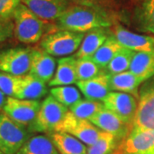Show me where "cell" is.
Segmentation results:
<instances>
[{
  "label": "cell",
  "mask_w": 154,
  "mask_h": 154,
  "mask_svg": "<svg viewBox=\"0 0 154 154\" xmlns=\"http://www.w3.org/2000/svg\"><path fill=\"white\" fill-rule=\"evenodd\" d=\"M14 35L13 20L0 21V42H4Z\"/></svg>",
  "instance_id": "d6a6232c"
},
{
  "label": "cell",
  "mask_w": 154,
  "mask_h": 154,
  "mask_svg": "<svg viewBox=\"0 0 154 154\" xmlns=\"http://www.w3.org/2000/svg\"><path fill=\"white\" fill-rule=\"evenodd\" d=\"M40 106L41 103L39 100L8 97L3 112H5L13 121L29 130V128L32 126L37 117Z\"/></svg>",
  "instance_id": "9c48e42d"
},
{
  "label": "cell",
  "mask_w": 154,
  "mask_h": 154,
  "mask_svg": "<svg viewBox=\"0 0 154 154\" xmlns=\"http://www.w3.org/2000/svg\"><path fill=\"white\" fill-rule=\"evenodd\" d=\"M49 136L60 154H88L87 145L69 134L55 132Z\"/></svg>",
  "instance_id": "44dd1931"
},
{
  "label": "cell",
  "mask_w": 154,
  "mask_h": 154,
  "mask_svg": "<svg viewBox=\"0 0 154 154\" xmlns=\"http://www.w3.org/2000/svg\"><path fill=\"white\" fill-rule=\"evenodd\" d=\"M135 51L132 50L122 47V50L110 61V63L105 68V72L109 75L118 74L122 72L127 71L129 69L130 63L132 61Z\"/></svg>",
  "instance_id": "4316f807"
},
{
  "label": "cell",
  "mask_w": 154,
  "mask_h": 154,
  "mask_svg": "<svg viewBox=\"0 0 154 154\" xmlns=\"http://www.w3.org/2000/svg\"><path fill=\"white\" fill-rule=\"evenodd\" d=\"M17 154H60L49 135L33 134Z\"/></svg>",
  "instance_id": "7402d4cb"
},
{
  "label": "cell",
  "mask_w": 154,
  "mask_h": 154,
  "mask_svg": "<svg viewBox=\"0 0 154 154\" xmlns=\"http://www.w3.org/2000/svg\"><path fill=\"white\" fill-rule=\"evenodd\" d=\"M21 76L0 71V90L7 97H15Z\"/></svg>",
  "instance_id": "4dcf8cb0"
},
{
  "label": "cell",
  "mask_w": 154,
  "mask_h": 154,
  "mask_svg": "<svg viewBox=\"0 0 154 154\" xmlns=\"http://www.w3.org/2000/svg\"><path fill=\"white\" fill-rule=\"evenodd\" d=\"M91 57H80L76 59V72L78 82L86 81L97 76L102 70Z\"/></svg>",
  "instance_id": "f546056e"
},
{
  "label": "cell",
  "mask_w": 154,
  "mask_h": 154,
  "mask_svg": "<svg viewBox=\"0 0 154 154\" xmlns=\"http://www.w3.org/2000/svg\"><path fill=\"white\" fill-rule=\"evenodd\" d=\"M22 0H0V21L13 20L14 13Z\"/></svg>",
  "instance_id": "1f68e13d"
},
{
  "label": "cell",
  "mask_w": 154,
  "mask_h": 154,
  "mask_svg": "<svg viewBox=\"0 0 154 154\" xmlns=\"http://www.w3.org/2000/svg\"><path fill=\"white\" fill-rule=\"evenodd\" d=\"M76 57L68 56L57 60L54 77L48 83V87L69 86L78 82L76 72Z\"/></svg>",
  "instance_id": "e0dca14e"
},
{
  "label": "cell",
  "mask_w": 154,
  "mask_h": 154,
  "mask_svg": "<svg viewBox=\"0 0 154 154\" xmlns=\"http://www.w3.org/2000/svg\"><path fill=\"white\" fill-rule=\"evenodd\" d=\"M14 35L24 44H35L45 35L54 32L51 24L37 17L24 4L21 3L13 16Z\"/></svg>",
  "instance_id": "7a4b0ae2"
},
{
  "label": "cell",
  "mask_w": 154,
  "mask_h": 154,
  "mask_svg": "<svg viewBox=\"0 0 154 154\" xmlns=\"http://www.w3.org/2000/svg\"><path fill=\"white\" fill-rule=\"evenodd\" d=\"M50 94L56 100L69 109L82 99V94L79 88L71 85L53 87L51 88Z\"/></svg>",
  "instance_id": "484cf974"
},
{
  "label": "cell",
  "mask_w": 154,
  "mask_h": 154,
  "mask_svg": "<svg viewBox=\"0 0 154 154\" xmlns=\"http://www.w3.org/2000/svg\"><path fill=\"white\" fill-rule=\"evenodd\" d=\"M129 71L146 81L154 75V51H135Z\"/></svg>",
  "instance_id": "cb8c5ba5"
},
{
  "label": "cell",
  "mask_w": 154,
  "mask_h": 154,
  "mask_svg": "<svg viewBox=\"0 0 154 154\" xmlns=\"http://www.w3.org/2000/svg\"><path fill=\"white\" fill-rule=\"evenodd\" d=\"M56 132L69 134L85 145L90 146L99 139L102 130H100L89 120L76 117L70 110H69Z\"/></svg>",
  "instance_id": "ba28073f"
},
{
  "label": "cell",
  "mask_w": 154,
  "mask_h": 154,
  "mask_svg": "<svg viewBox=\"0 0 154 154\" xmlns=\"http://www.w3.org/2000/svg\"><path fill=\"white\" fill-rule=\"evenodd\" d=\"M111 154H154V130H131Z\"/></svg>",
  "instance_id": "8fae6325"
},
{
  "label": "cell",
  "mask_w": 154,
  "mask_h": 154,
  "mask_svg": "<svg viewBox=\"0 0 154 154\" xmlns=\"http://www.w3.org/2000/svg\"><path fill=\"white\" fill-rule=\"evenodd\" d=\"M48 94L46 83L30 74L21 76L15 98L38 100Z\"/></svg>",
  "instance_id": "d6986e66"
},
{
  "label": "cell",
  "mask_w": 154,
  "mask_h": 154,
  "mask_svg": "<svg viewBox=\"0 0 154 154\" xmlns=\"http://www.w3.org/2000/svg\"><path fill=\"white\" fill-rule=\"evenodd\" d=\"M131 130H154V75L140 87L138 110Z\"/></svg>",
  "instance_id": "8992f818"
},
{
  "label": "cell",
  "mask_w": 154,
  "mask_h": 154,
  "mask_svg": "<svg viewBox=\"0 0 154 154\" xmlns=\"http://www.w3.org/2000/svg\"><path fill=\"white\" fill-rule=\"evenodd\" d=\"M84 36L85 33L58 29L45 35L39 47L52 57H68L79 50Z\"/></svg>",
  "instance_id": "277c9868"
},
{
  "label": "cell",
  "mask_w": 154,
  "mask_h": 154,
  "mask_svg": "<svg viewBox=\"0 0 154 154\" xmlns=\"http://www.w3.org/2000/svg\"><path fill=\"white\" fill-rule=\"evenodd\" d=\"M103 104L106 109L115 113L127 124L133 127L138 110L136 97L126 93L110 91L104 99Z\"/></svg>",
  "instance_id": "30bf717a"
},
{
  "label": "cell",
  "mask_w": 154,
  "mask_h": 154,
  "mask_svg": "<svg viewBox=\"0 0 154 154\" xmlns=\"http://www.w3.org/2000/svg\"><path fill=\"white\" fill-rule=\"evenodd\" d=\"M110 18L104 10L84 5L69 6L57 20V28L75 33H86L95 28H109Z\"/></svg>",
  "instance_id": "6da1fadb"
},
{
  "label": "cell",
  "mask_w": 154,
  "mask_h": 154,
  "mask_svg": "<svg viewBox=\"0 0 154 154\" xmlns=\"http://www.w3.org/2000/svg\"><path fill=\"white\" fill-rule=\"evenodd\" d=\"M104 107L105 105L100 101L82 99L75 105H72L69 108V110L76 117L89 120L95 114H97L99 111L102 110Z\"/></svg>",
  "instance_id": "f1b7e54d"
},
{
  "label": "cell",
  "mask_w": 154,
  "mask_h": 154,
  "mask_svg": "<svg viewBox=\"0 0 154 154\" xmlns=\"http://www.w3.org/2000/svg\"><path fill=\"white\" fill-rule=\"evenodd\" d=\"M32 61V49L12 47L0 51V71L16 76L29 74Z\"/></svg>",
  "instance_id": "52a82bcc"
},
{
  "label": "cell",
  "mask_w": 154,
  "mask_h": 154,
  "mask_svg": "<svg viewBox=\"0 0 154 154\" xmlns=\"http://www.w3.org/2000/svg\"><path fill=\"white\" fill-rule=\"evenodd\" d=\"M76 86L86 99L95 101L103 102L110 92L109 75L105 71L89 80L79 81Z\"/></svg>",
  "instance_id": "2e32d148"
},
{
  "label": "cell",
  "mask_w": 154,
  "mask_h": 154,
  "mask_svg": "<svg viewBox=\"0 0 154 154\" xmlns=\"http://www.w3.org/2000/svg\"><path fill=\"white\" fill-rule=\"evenodd\" d=\"M22 3L46 22L57 20L70 6L68 0H22Z\"/></svg>",
  "instance_id": "4fadbf2b"
},
{
  "label": "cell",
  "mask_w": 154,
  "mask_h": 154,
  "mask_svg": "<svg viewBox=\"0 0 154 154\" xmlns=\"http://www.w3.org/2000/svg\"><path fill=\"white\" fill-rule=\"evenodd\" d=\"M56 65L57 62L54 57L49 55L40 48L32 49L30 75L48 84L54 77L57 69Z\"/></svg>",
  "instance_id": "9a60e30c"
},
{
  "label": "cell",
  "mask_w": 154,
  "mask_h": 154,
  "mask_svg": "<svg viewBox=\"0 0 154 154\" xmlns=\"http://www.w3.org/2000/svg\"><path fill=\"white\" fill-rule=\"evenodd\" d=\"M69 110L68 107L62 105L51 95L47 96L41 103L37 117L29 128V131L33 134L51 135L57 131Z\"/></svg>",
  "instance_id": "3957f363"
},
{
  "label": "cell",
  "mask_w": 154,
  "mask_h": 154,
  "mask_svg": "<svg viewBox=\"0 0 154 154\" xmlns=\"http://www.w3.org/2000/svg\"><path fill=\"white\" fill-rule=\"evenodd\" d=\"M119 143L115 135L102 131L99 139L93 145L88 146V154H111Z\"/></svg>",
  "instance_id": "83f0119b"
},
{
  "label": "cell",
  "mask_w": 154,
  "mask_h": 154,
  "mask_svg": "<svg viewBox=\"0 0 154 154\" xmlns=\"http://www.w3.org/2000/svg\"><path fill=\"white\" fill-rule=\"evenodd\" d=\"M122 47V45L116 39L111 32L105 43L91 57V58L102 69H105Z\"/></svg>",
  "instance_id": "d4e9b609"
},
{
  "label": "cell",
  "mask_w": 154,
  "mask_h": 154,
  "mask_svg": "<svg viewBox=\"0 0 154 154\" xmlns=\"http://www.w3.org/2000/svg\"><path fill=\"white\" fill-rule=\"evenodd\" d=\"M134 20L137 30L154 34V0H142L135 10Z\"/></svg>",
  "instance_id": "603a6c76"
},
{
  "label": "cell",
  "mask_w": 154,
  "mask_h": 154,
  "mask_svg": "<svg viewBox=\"0 0 154 154\" xmlns=\"http://www.w3.org/2000/svg\"><path fill=\"white\" fill-rule=\"evenodd\" d=\"M69 2H73L75 5H79L88 6V7H93L95 9H99V10H103L101 6L99 5V0H68Z\"/></svg>",
  "instance_id": "836d02e7"
},
{
  "label": "cell",
  "mask_w": 154,
  "mask_h": 154,
  "mask_svg": "<svg viewBox=\"0 0 154 154\" xmlns=\"http://www.w3.org/2000/svg\"><path fill=\"white\" fill-rule=\"evenodd\" d=\"M108 28H95L85 33L82 45L76 51V58L91 57L108 38L111 32Z\"/></svg>",
  "instance_id": "ffe728a7"
},
{
  "label": "cell",
  "mask_w": 154,
  "mask_h": 154,
  "mask_svg": "<svg viewBox=\"0 0 154 154\" xmlns=\"http://www.w3.org/2000/svg\"><path fill=\"white\" fill-rule=\"evenodd\" d=\"M100 130L112 134L119 142L122 141L131 132L132 127L127 124L119 116L104 107L97 114L89 119Z\"/></svg>",
  "instance_id": "7c38bea8"
},
{
  "label": "cell",
  "mask_w": 154,
  "mask_h": 154,
  "mask_svg": "<svg viewBox=\"0 0 154 154\" xmlns=\"http://www.w3.org/2000/svg\"><path fill=\"white\" fill-rule=\"evenodd\" d=\"M109 75V74H108ZM145 82L143 78L138 76L129 70L109 75V86L110 91L122 92L139 98V89Z\"/></svg>",
  "instance_id": "ac0fdd59"
},
{
  "label": "cell",
  "mask_w": 154,
  "mask_h": 154,
  "mask_svg": "<svg viewBox=\"0 0 154 154\" xmlns=\"http://www.w3.org/2000/svg\"><path fill=\"white\" fill-rule=\"evenodd\" d=\"M33 134L5 112L0 113V151L4 154H17Z\"/></svg>",
  "instance_id": "5b68a950"
},
{
  "label": "cell",
  "mask_w": 154,
  "mask_h": 154,
  "mask_svg": "<svg viewBox=\"0 0 154 154\" xmlns=\"http://www.w3.org/2000/svg\"><path fill=\"white\" fill-rule=\"evenodd\" d=\"M112 33L122 46L134 51H154V37L131 32L122 26H116Z\"/></svg>",
  "instance_id": "5bb4252c"
},
{
  "label": "cell",
  "mask_w": 154,
  "mask_h": 154,
  "mask_svg": "<svg viewBox=\"0 0 154 154\" xmlns=\"http://www.w3.org/2000/svg\"><path fill=\"white\" fill-rule=\"evenodd\" d=\"M0 154H4V153H3V152H2L0 151Z\"/></svg>",
  "instance_id": "d590c367"
},
{
  "label": "cell",
  "mask_w": 154,
  "mask_h": 154,
  "mask_svg": "<svg viewBox=\"0 0 154 154\" xmlns=\"http://www.w3.org/2000/svg\"><path fill=\"white\" fill-rule=\"evenodd\" d=\"M7 99H8V97L0 90V113L3 112V110H4V107L5 105Z\"/></svg>",
  "instance_id": "e575fe53"
}]
</instances>
